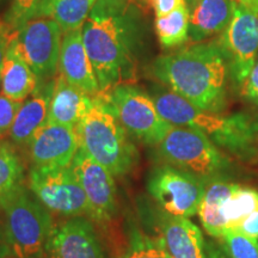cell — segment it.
Listing matches in <instances>:
<instances>
[{
	"label": "cell",
	"instance_id": "1",
	"mask_svg": "<svg viewBox=\"0 0 258 258\" xmlns=\"http://www.w3.org/2000/svg\"><path fill=\"white\" fill-rule=\"evenodd\" d=\"M152 73L176 95L202 110L219 112L227 101V59L219 41L191 43L161 55Z\"/></svg>",
	"mask_w": 258,
	"mask_h": 258
},
{
	"label": "cell",
	"instance_id": "2",
	"mask_svg": "<svg viewBox=\"0 0 258 258\" xmlns=\"http://www.w3.org/2000/svg\"><path fill=\"white\" fill-rule=\"evenodd\" d=\"M82 32L101 89L99 95L134 82V25L127 8L111 9L96 4Z\"/></svg>",
	"mask_w": 258,
	"mask_h": 258
},
{
	"label": "cell",
	"instance_id": "3",
	"mask_svg": "<svg viewBox=\"0 0 258 258\" xmlns=\"http://www.w3.org/2000/svg\"><path fill=\"white\" fill-rule=\"evenodd\" d=\"M152 98L161 117L172 125L201 132L213 143L240 158L257 153L258 123L249 115L222 116L202 110L172 91L157 92Z\"/></svg>",
	"mask_w": 258,
	"mask_h": 258
},
{
	"label": "cell",
	"instance_id": "4",
	"mask_svg": "<svg viewBox=\"0 0 258 258\" xmlns=\"http://www.w3.org/2000/svg\"><path fill=\"white\" fill-rule=\"evenodd\" d=\"M77 132L79 147L115 177L128 175L137 165V147L104 97H92Z\"/></svg>",
	"mask_w": 258,
	"mask_h": 258
},
{
	"label": "cell",
	"instance_id": "5",
	"mask_svg": "<svg viewBox=\"0 0 258 258\" xmlns=\"http://www.w3.org/2000/svg\"><path fill=\"white\" fill-rule=\"evenodd\" d=\"M6 234L12 256L16 258L43 257L53 230V218L23 182L15 185L0 200Z\"/></svg>",
	"mask_w": 258,
	"mask_h": 258
},
{
	"label": "cell",
	"instance_id": "6",
	"mask_svg": "<svg viewBox=\"0 0 258 258\" xmlns=\"http://www.w3.org/2000/svg\"><path fill=\"white\" fill-rule=\"evenodd\" d=\"M157 147L169 165L203 179L217 177L228 166V159L211 139L191 128L173 125Z\"/></svg>",
	"mask_w": 258,
	"mask_h": 258
},
{
	"label": "cell",
	"instance_id": "7",
	"mask_svg": "<svg viewBox=\"0 0 258 258\" xmlns=\"http://www.w3.org/2000/svg\"><path fill=\"white\" fill-rule=\"evenodd\" d=\"M99 96L111 105L127 133L141 143L158 146L173 127L161 117L152 97L131 84H122Z\"/></svg>",
	"mask_w": 258,
	"mask_h": 258
},
{
	"label": "cell",
	"instance_id": "8",
	"mask_svg": "<svg viewBox=\"0 0 258 258\" xmlns=\"http://www.w3.org/2000/svg\"><path fill=\"white\" fill-rule=\"evenodd\" d=\"M28 188L50 213L62 217H89V205L72 166H34Z\"/></svg>",
	"mask_w": 258,
	"mask_h": 258
},
{
	"label": "cell",
	"instance_id": "9",
	"mask_svg": "<svg viewBox=\"0 0 258 258\" xmlns=\"http://www.w3.org/2000/svg\"><path fill=\"white\" fill-rule=\"evenodd\" d=\"M146 188L163 212L173 217L191 218L199 213L206 179L165 164L151 171Z\"/></svg>",
	"mask_w": 258,
	"mask_h": 258
},
{
	"label": "cell",
	"instance_id": "10",
	"mask_svg": "<svg viewBox=\"0 0 258 258\" xmlns=\"http://www.w3.org/2000/svg\"><path fill=\"white\" fill-rule=\"evenodd\" d=\"M62 35L56 22L47 17L31 19L17 31L19 50L41 82H48L56 76Z\"/></svg>",
	"mask_w": 258,
	"mask_h": 258
},
{
	"label": "cell",
	"instance_id": "11",
	"mask_svg": "<svg viewBox=\"0 0 258 258\" xmlns=\"http://www.w3.org/2000/svg\"><path fill=\"white\" fill-rule=\"evenodd\" d=\"M219 44L227 59L231 77L238 85H241L257 61L258 14L238 5Z\"/></svg>",
	"mask_w": 258,
	"mask_h": 258
},
{
	"label": "cell",
	"instance_id": "12",
	"mask_svg": "<svg viewBox=\"0 0 258 258\" xmlns=\"http://www.w3.org/2000/svg\"><path fill=\"white\" fill-rule=\"evenodd\" d=\"M71 166L88 200L89 218L98 224L111 221L117 212L115 176L80 147Z\"/></svg>",
	"mask_w": 258,
	"mask_h": 258
},
{
	"label": "cell",
	"instance_id": "13",
	"mask_svg": "<svg viewBox=\"0 0 258 258\" xmlns=\"http://www.w3.org/2000/svg\"><path fill=\"white\" fill-rule=\"evenodd\" d=\"M44 258H106L92 222L73 217L54 226L46 244Z\"/></svg>",
	"mask_w": 258,
	"mask_h": 258
},
{
	"label": "cell",
	"instance_id": "14",
	"mask_svg": "<svg viewBox=\"0 0 258 258\" xmlns=\"http://www.w3.org/2000/svg\"><path fill=\"white\" fill-rule=\"evenodd\" d=\"M29 148L34 166H69L79 150L77 127L46 122L31 139Z\"/></svg>",
	"mask_w": 258,
	"mask_h": 258
},
{
	"label": "cell",
	"instance_id": "15",
	"mask_svg": "<svg viewBox=\"0 0 258 258\" xmlns=\"http://www.w3.org/2000/svg\"><path fill=\"white\" fill-rule=\"evenodd\" d=\"M59 71L67 82L86 95L96 97L101 93L95 70L84 44L82 29L67 32L62 37Z\"/></svg>",
	"mask_w": 258,
	"mask_h": 258
},
{
	"label": "cell",
	"instance_id": "16",
	"mask_svg": "<svg viewBox=\"0 0 258 258\" xmlns=\"http://www.w3.org/2000/svg\"><path fill=\"white\" fill-rule=\"evenodd\" d=\"M158 232L157 238L171 258H207L202 232L189 218L163 212L158 218Z\"/></svg>",
	"mask_w": 258,
	"mask_h": 258
},
{
	"label": "cell",
	"instance_id": "17",
	"mask_svg": "<svg viewBox=\"0 0 258 258\" xmlns=\"http://www.w3.org/2000/svg\"><path fill=\"white\" fill-rule=\"evenodd\" d=\"M237 6L234 0H192L188 5L189 41L200 43L224 32Z\"/></svg>",
	"mask_w": 258,
	"mask_h": 258
},
{
	"label": "cell",
	"instance_id": "18",
	"mask_svg": "<svg viewBox=\"0 0 258 258\" xmlns=\"http://www.w3.org/2000/svg\"><path fill=\"white\" fill-rule=\"evenodd\" d=\"M54 79L42 82L29 99H25L10 129V137L16 145L29 146L31 139L46 124L49 112Z\"/></svg>",
	"mask_w": 258,
	"mask_h": 258
},
{
	"label": "cell",
	"instance_id": "19",
	"mask_svg": "<svg viewBox=\"0 0 258 258\" xmlns=\"http://www.w3.org/2000/svg\"><path fill=\"white\" fill-rule=\"evenodd\" d=\"M92 97L72 85L62 74L54 78L47 123L76 128L91 104Z\"/></svg>",
	"mask_w": 258,
	"mask_h": 258
},
{
	"label": "cell",
	"instance_id": "20",
	"mask_svg": "<svg viewBox=\"0 0 258 258\" xmlns=\"http://www.w3.org/2000/svg\"><path fill=\"white\" fill-rule=\"evenodd\" d=\"M16 35L6 53L0 74V82L3 95L14 101L24 102L29 96L36 91L42 82L22 55L16 41Z\"/></svg>",
	"mask_w": 258,
	"mask_h": 258
},
{
	"label": "cell",
	"instance_id": "21",
	"mask_svg": "<svg viewBox=\"0 0 258 258\" xmlns=\"http://www.w3.org/2000/svg\"><path fill=\"white\" fill-rule=\"evenodd\" d=\"M237 184L220 177L206 179L205 194L199 208V218L205 231L213 238L221 239L227 231L222 209Z\"/></svg>",
	"mask_w": 258,
	"mask_h": 258
},
{
	"label": "cell",
	"instance_id": "22",
	"mask_svg": "<svg viewBox=\"0 0 258 258\" xmlns=\"http://www.w3.org/2000/svg\"><path fill=\"white\" fill-rule=\"evenodd\" d=\"M97 0H44L40 17L55 21L63 34L82 29Z\"/></svg>",
	"mask_w": 258,
	"mask_h": 258
},
{
	"label": "cell",
	"instance_id": "23",
	"mask_svg": "<svg viewBox=\"0 0 258 258\" xmlns=\"http://www.w3.org/2000/svg\"><path fill=\"white\" fill-rule=\"evenodd\" d=\"M189 9L184 4L171 14L156 18L158 40L164 48L183 46L189 41Z\"/></svg>",
	"mask_w": 258,
	"mask_h": 258
},
{
	"label": "cell",
	"instance_id": "24",
	"mask_svg": "<svg viewBox=\"0 0 258 258\" xmlns=\"http://www.w3.org/2000/svg\"><path fill=\"white\" fill-rule=\"evenodd\" d=\"M258 209V190L237 184L225 202L222 215L228 230H233L247 215Z\"/></svg>",
	"mask_w": 258,
	"mask_h": 258
},
{
	"label": "cell",
	"instance_id": "25",
	"mask_svg": "<svg viewBox=\"0 0 258 258\" xmlns=\"http://www.w3.org/2000/svg\"><path fill=\"white\" fill-rule=\"evenodd\" d=\"M24 167L15 147L8 141H0V200L10 190L23 182Z\"/></svg>",
	"mask_w": 258,
	"mask_h": 258
},
{
	"label": "cell",
	"instance_id": "26",
	"mask_svg": "<svg viewBox=\"0 0 258 258\" xmlns=\"http://www.w3.org/2000/svg\"><path fill=\"white\" fill-rule=\"evenodd\" d=\"M116 258H171L157 237L139 230L129 233L124 250Z\"/></svg>",
	"mask_w": 258,
	"mask_h": 258
},
{
	"label": "cell",
	"instance_id": "27",
	"mask_svg": "<svg viewBox=\"0 0 258 258\" xmlns=\"http://www.w3.org/2000/svg\"><path fill=\"white\" fill-rule=\"evenodd\" d=\"M44 0H12L5 23L14 31L21 30L31 19L40 17Z\"/></svg>",
	"mask_w": 258,
	"mask_h": 258
},
{
	"label": "cell",
	"instance_id": "28",
	"mask_svg": "<svg viewBox=\"0 0 258 258\" xmlns=\"http://www.w3.org/2000/svg\"><path fill=\"white\" fill-rule=\"evenodd\" d=\"M220 240L228 258H258V240L246 237L240 232L226 231Z\"/></svg>",
	"mask_w": 258,
	"mask_h": 258
},
{
	"label": "cell",
	"instance_id": "29",
	"mask_svg": "<svg viewBox=\"0 0 258 258\" xmlns=\"http://www.w3.org/2000/svg\"><path fill=\"white\" fill-rule=\"evenodd\" d=\"M23 102L14 101L0 93V135L10 132Z\"/></svg>",
	"mask_w": 258,
	"mask_h": 258
},
{
	"label": "cell",
	"instance_id": "30",
	"mask_svg": "<svg viewBox=\"0 0 258 258\" xmlns=\"http://www.w3.org/2000/svg\"><path fill=\"white\" fill-rule=\"evenodd\" d=\"M241 95L258 104V60L245 82L240 85Z\"/></svg>",
	"mask_w": 258,
	"mask_h": 258
},
{
	"label": "cell",
	"instance_id": "31",
	"mask_svg": "<svg viewBox=\"0 0 258 258\" xmlns=\"http://www.w3.org/2000/svg\"><path fill=\"white\" fill-rule=\"evenodd\" d=\"M233 230L240 232L254 240H258V209L244 218Z\"/></svg>",
	"mask_w": 258,
	"mask_h": 258
},
{
	"label": "cell",
	"instance_id": "32",
	"mask_svg": "<svg viewBox=\"0 0 258 258\" xmlns=\"http://www.w3.org/2000/svg\"><path fill=\"white\" fill-rule=\"evenodd\" d=\"M16 31L12 30L6 23L0 22V74H2L3 63H4L6 53H8L9 46L12 38L15 37Z\"/></svg>",
	"mask_w": 258,
	"mask_h": 258
},
{
	"label": "cell",
	"instance_id": "33",
	"mask_svg": "<svg viewBox=\"0 0 258 258\" xmlns=\"http://www.w3.org/2000/svg\"><path fill=\"white\" fill-rule=\"evenodd\" d=\"M156 17H163L175 11L179 6L186 4L185 0H151Z\"/></svg>",
	"mask_w": 258,
	"mask_h": 258
},
{
	"label": "cell",
	"instance_id": "34",
	"mask_svg": "<svg viewBox=\"0 0 258 258\" xmlns=\"http://www.w3.org/2000/svg\"><path fill=\"white\" fill-rule=\"evenodd\" d=\"M12 251L10 247L8 234H6L4 215H3L2 208H0V258L11 257Z\"/></svg>",
	"mask_w": 258,
	"mask_h": 258
},
{
	"label": "cell",
	"instance_id": "35",
	"mask_svg": "<svg viewBox=\"0 0 258 258\" xmlns=\"http://www.w3.org/2000/svg\"><path fill=\"white\" fill-rule=\"evenodd\" d=\"M206 257L207 258H228L221 247L213 243H206Z\"/></svg>",
	"mask_w": 258,
	"mask_h": 258
},
{
	"label": "cell",
	"instance_id": "36",
	"mask_svg": "<svg viewBox=\"0 0 258 258\" xmlns=\"http://www.w3.org/2000/svg\"><path fill=\"white\" fill-rule=\"evenodd\" d=\"M97 4H102L110 6V8H125L127 6V0H97Z\"/></svg>",
	"mask_w": 258,
	"mask_h": 258
},
{
	"label": "cell",
	"instance_id": "37",
	"mask_svg": "<svg viewBox=\"0 0 258 258\" xmlns=\"http://www.w3.org/2000/svg\"><path fill=\"white\" fill-rule=\"evenodd\" d=\"M238 5L251 10V11L258 14V0H234Z\"/></svg>",
	"mask_w": 258,
	"mask_h": 258
},
{
	"label": "cell",
	"instance_id": "38",
	"mask_svg": "<svg viewBox=\"0 0 258 258\" xmlns=\"http://www.w3.org/2000/svg\"><path fill=\"white\" fill-rule=\"evenodd\" d=\"M185 2H186V5H189V4H190V3H191V2H192V0H185Z\"/></svg>",
	"mask_w": 258,
	"mask_h": 258
},
{
	"label": "cell",
	"instance_id": "39",
	"mask_svg": "<svg viewBox=\"0 0 258 258\" xmlns=\"http://www.w3.org/2000/svg\"><path fill=\"white\" fill-rule=\"evenodd\" d=\"M6 258H16V257H14V256H11V257H6Z\"/></svg>",
	"mask_w": 258,
	"mask_h": 258
},
{
	"label": "cell",
	"instance_id": "40",
	"mask_svg": "<svg viewBox=\"0 0 258 258\" xmlns=\"http://www.w3.org/2000/svg\"><path fill=\"white\" fill-rule=\"evenodd\" d=\"M0 2H2V0H0Z\"/></svg>",
	"mask_w": 258,
	"mask_h": 258
}]
</instances>
